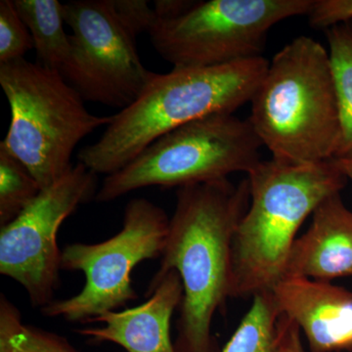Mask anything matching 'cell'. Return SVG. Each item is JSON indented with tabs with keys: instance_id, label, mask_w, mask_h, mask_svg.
Returning a JSON list of instances; mask_svg holds the SVG:
<instances>
[{
	"instance_id": "9c48e42d",
	"label": "cell",
	"mask_w": 352,
	"mask_h": 352,
	"mask_svg": "<svg viewBox=\"0 0 352 352\" xmlns=\"http://www.w3.org/2000/svg\"><path fill=\"white\" fill-rule=\"evenodd\" d=\"M71 53L61 75L83 100L124 110L138 100L155 73L139 57L136 38L122 24L110 0L64 4Z\"/></svg>"
},
{
	"instance_id": "9a60e30c",
	"label": "cell",
	"mask_w": 352,
	"mask_h": 352,
	"mask_svg": "<svg viewBox=\"0 0 352 352\" xmlns=\"http://www.w3.org/2000/svg\"><path fill=\"white\" fill-rule=\"evenodd\" d=\"M31 34L39 65L61 74L71 53L64 31V4L58 0H13Z\"/></svg>"
},
{
	"instance_id": "7402d4cb",
	"label": "cell",
	"mask_w": 352,
	"mask_h": 352,
	"mask_svg": "<svg viewBox=\"0 0 352 352\" xmlns=\"http://www.w3.org/2000/svg\"><path fill=\"white\" fill-rule=\"evenodd\" d=\"M195 3L194 0H156L154 10L157 21L173 20L186 13Z\"/></svg>"
},
{
	"instance_id": "ffe728a7",
	"label": "cell",
	"mask_w": 352,
	"mask_h": 352,
	"mask_svg": "<svg viewBox=\"0 0 352 352\" xmlns=\"http://www.w3.org/2000/svg\"><path fill=\"white\" fill-rule=\"evenodd\" d=\"M113 11L122 24L136 38L142 32H149L157 18L154 8L146 0H110Z\"/></svg>"
},
{
	"instance_id": "4fadbf2b",
	"label": "cell",
	"mask_w": 352,
	"mask_h": 352,
	"mask_svg": "<svg viewBox=\"0 0 352 352\" xmlns=\"http://www.w3.org/2000/svg\"><path fill=\"white\" fill-rule=\"evenodd\" d=\"M311 217L309 228L294 243L284 277L331 282L352 276V212L340 193L322 201Z\"/></svg>"
},
{
	"instance_id": "cb8c5ba5",
	"label": "cell",
	"mask_w": 352,
	"mask_h": 352,
	"mask_svg": "<svg viewBox=\"0 0 352 352\" xmlns=\"http://www.w3.org/2000/svg\"><path fill=\"white\" fill-rule=\"evenodd\" d=\"M300 330L298 326H294L292 329L291 335L288 342V349L287 352H305L302 344V340H300Z\"/></svg>"
},
{
	"instance_id": "5bb4252c",
	"label": "cell",
	"mask_w": 352,
	"mask_h": 352,
	"mask_svg": "<svg viewBox=\"0 0 352 352\" xmlns=\"http://www.w3.org/2000/svg\"><path fill=\"white\" fill-rule=\"evenodd\" d=\"M294 325L278 307L272 291L256 294L221 352H287Z\"/></svg>"
},
{
	"instance_id": "ac0fdd59",
	"label": "cell",
	"mask_w": 352,
	"mask_h": 352,
	"mask_svg": "<svg viewBox=\"0 0 352 352\" xmlns=\"http://www.w3.org/2000/svg\"><path fill=\"white\" fill-rule=\"evenodd\" d=\"M41 190L24 164L0 146V226L19 217Z\"/></svg>"
},
{
	"instance_id": "8992f818",
	"label": "cell",
	"mask_w": 352,
	"mask_h": 352,
	"mask_svg": "<svg viewBox=\"0 0 352 352\" xmlns=\"http://www.w3.org/2000/svg\"><path fill=\"white\" fill-rule=\"evenodd\" d=\"M261 139L249 119L214 113L164 134L122 170L106 176L96 194L109 203L134 190L190 186L249 173L261 161Z\"/></svg>"
},
{
	"instance_id": "3957f363",
	"label": "cell",
	"mask_w": 352,
	"mask_h": 352,
	"mask_svg": "<svg viewBox=\"0 0 352 352\" xmlns=\"http://www.w3.org/2000/svg\"><path fill=\"white\" fill-rule=\"evenodd\" d=\"M251 122L272 159L293 164L333 160L342 126L329 51L300 36L278 51L251 101Z\"/></svg>"
},
{
	"instance_id": "5b68a950",
	"label": "cell",
	"mask_w": 352,
	"mask_h": 352,
	"mask_svg": "<svg viewBox=\"0 0 352 352\" xmlns=\"http://www.w3.org/2000/svg\"><path fill=\"white\" fill-rule=\"evenodd\" d=\"M0 85L11 111L0 146L24 164L43 190L71 170L78 143L112 120V116L88 112L61 74L25 58L0 65Z\"/></svg>"
},
{
	"instance_id": "603a6c76",
	"label": "cell",
	"mask_w": 352,
	"mask_h": 352,
	"mask_svg": "<svg viewBox=\"0 0 352 352\" xmlns=\"http://www.w3.org/2000/svg\"><path fill=\"white\" fill-rule=\"evenodd\" d=\"M332 162L338 170L346 176V179L349 178L352 182V153L344 156L333 157Z\"/></svg>"
},
{
	"instance_id": "2e32d148",
	"label": "cell",
	"mask_w": 352,
	"mask_h": 352,
	"mask_svg": "<svg viewBox=\"0 0 352 352\" xmlns=\"http://www.w3.org/2000/svg\"><path fill=\"white\" fill-rule=\"evenodd\" d=\"M325 34L342 126L337 157L352 153V20L329 28Z\"/></svg>"
},
{
	"instance_id": "44dd1931",
	"label": "cell",
	"mask_w": 352,
	"mask_h": 352,
	"mask_svg": "<svg viewBox=\"0 0 352 352\" xmlns=\"http://www.w3.org/2000/svg\"><path fill=\"white\" fill-rule=\"evenodd\" d=\"M308 22L315 30H326L352 20V0H314L307 14Z\"/></svg>"
},
{
	"instance_id": "d6986e66",
	"label": "cell",
	"mask_w": 352,
	"mask_h": 352,
	"mask_svg": "<svg viewBox=\"0 0 352 352\" xmlns=\"http://www.w3.org/2000/svg\"><path fill=\"white\" fill-rule=\"evenodd\" d=\"M34 48L31 34L12 0L0 1V65L24 58Z\"/></svg>"
},
{
	"instance_id": "ba28073f",
	"label": "cell",
	"mask_w": 352,
	"mask_h": 352,
	"mask_svg": "<svg viewBox=\"0 0 352 352\" xmlns=\"http://www.w3.org/2000/svg\"><path fill=\"white\" fill-rule=\"evenodd\" d=\"M170 221L163 208L151 201L132 199L126 205L119 233L97 244L66 245L62 251L61 270L82 272L85 287L71 298L53 300L41 308V314L88 323L136 300L132 270L142 261L163 256Z\"/></svg>"
},
{
	"instance_id": "52a82bcc",
	"label": "cell",
	"mask_w": 352,
	"mask_h": 352,
	"mask_svg": "<svg viewBox=\"0 0 352 352\" xmlns=\"http://www.w3.org/2000/svg\"><path fill=\"white\" fill-rule=\"evenodd\" d=\"M314 0L196 1L180 17L157 21L152 45L175 69L210 68L263 57L278 23L307 16Z\"/></svg>"
},
{
	"instance_id": "277c9868",
	"label": "cell",
	"mask_w": 352,
	"mask_h": 352,
	"mask_svg": "<svg viewBox=\"0 0 352 352\" xmlns=\"http://www.w3.org/2000/svg\"><path fill=\"white\" fill-rule=\"evenodd\" d=\"M247 178L251 199L234 233L231 298L272 291L285 276L303 222L347 180L332 160L293 164L272 157L259 162Z\"/></svg>"
},
{
	"instance_id": "e0dca14e",
	"label": "cell",
	"mask_w": 352,
	"mask_h": 352,
	"mask_svg": "<svg viewBox=\"0 0 352 352\" xmlns=\"http://www.w3.org/2000/svg\"><path fill=\"white\" fill-rule=\"evenodd\" d=\"M0 352H78L68 340L27 325L6 296H0Z\"/></svg>"
},
{
	"instance_id": "30bf717a",
	"label": "cell",
	"mask_w": 352,
	"mask_h": 352,
	"mask_svg": "<svg viewBox=\"0 0 352 352\" xmlns=\"http://www.w3.org/2000/svg\"><path fill=\"white\" fill-rule=\"evenodd\" d=\"M96 191V173L78 162L56 183L41 190L24 212L0 231V273L19 283L32 307L52 302L59 286L57 234L65 219Z\"/></svg>"
},
{
	"instance_id": "7a4b0ae2",
	"label": "cell",
	"mask_w": 352,
	"mask_h": 352,
	"mask_svg": "<svg viewBox=\"0 0 352 352\" xmlns=\"http://www.w3.org/2000/svg\"><path fill=\"white\" fill-rule=\"evenodd\" d=\"M268 65L258 57L155 74L138 100L112 116L101 138L80 150L78 162L96 175H113L164 134L214 113H234L251 103Z\"/></svg>"
},
{
	"instance_id": "7c38bea8",
	"label": "cell",
	"mask_w": 352,
	"mask_h": 352,
	"mask_svg": "<svg viewBox=\"0 0 352 352\" xmlns=\"http://www.w3.org/2000/svg\"><path fill=\"white\" fill-rule=\"evenodd\" d=\"M149 300L122 311H109L88 323L100 327L78 329L76 332L96 342H113L126 352H177L171 342L170 322L182 305V278L171 270L150 293Z\"/></svg>"
},
{
	"instance_id": "6da1fadb",
	"label": "cell",
	"mask_w": 352,
	"mask_h": 352,
	"mask_svg": "<svg viewBox=\"0 0 352 352\" xmlns=\"http://www.w3.org/2000/svg\"><path fill=\"white\" fill-rule=\"evenodd\" d=\"M250 199L248 178L177 189L161 265L148 288L150 293L171 270L182 278L177 352H217L212 320L232 295L234 233Z\"/></svg>"
},
{
	"instance_id": "8fae6325",
	"label": "cell",
	"mask_w": 352,
	"mask_h": 352,
	"mask_svg": "<svg viewBox=\"0 0 352 352\" xmlns=\"http://www.w3.org/2000/svg\"><path fill=\"white\" fill-rule=\"evenodd\" d=\"M272 293L279 309L305 333L311 352L351 351V291L331 282L287 276Z\"/></svg>"
}]
</instances>
